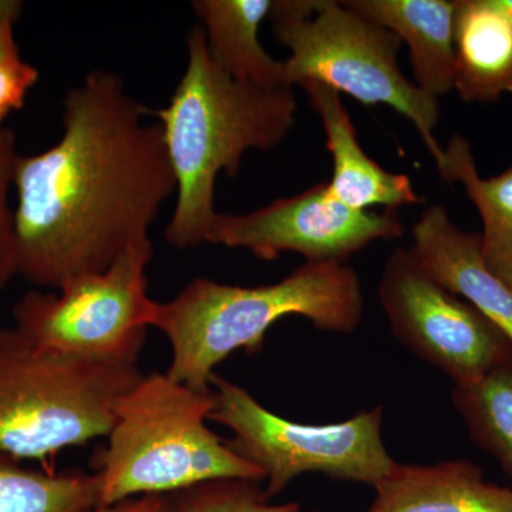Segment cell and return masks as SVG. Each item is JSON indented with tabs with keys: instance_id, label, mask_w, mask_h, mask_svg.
<instances>
[{
	"instance_id": "cell-1",
	"label": "cell",
	"mask_w": 512,
	"mask_h": 512,
	"mask_svg": "<svg viewBox=\"0 0 512 512\" xmlns=\"http://www.w3.org/2000/svg\"><path fill=\"white\" fill-rule=\"evenodd\" d=\"M117 73L94 70L64 99L63 136L19 156L16 268L39 288L110 268L150 244V227L177 192L163 127Z\"/></svg>"
},
{
	"instance_id": "cell-2",
	"label": "cell",
	"mask_w": 512,
	"mask_h": 512,
	"mask_svg": "<svg viewBox=\"0 0 512 512\" xmlns=\"http://www.w3.org/2000/svg\"><path fill=\"white\" fill-rule=\"evenodd\" d=\"M187 69L168 106L151 110L163 127L177 204L165 229L178 249L207 244L217 217L218 174L235 177L249 150H271L296 124L293 87L265 89L234 79L212 60L201 25L188 30Z\"/></svg>"
},
{
	"instance_id": "cell-3",
	"label": "cell",
	"mask_w": 512,
	"mask_h": 512,
	"mask_svg": "<svg viewBox=\"0 0 512 512\" xmlns=\"http://www.w3.org/2000/svg\"><path fill=\"white\" fill-rule=\"evenodd\" d=\"M365 311L359 275L346 262H305L275 284L234 286L197 278L168 302H157L151 328L171 345L167 375L198 392L211 390L215 367L237 350L255 355L266 332L288 316L316 329L349 333Z\"/></svg>"
},
{
	"instance_id": "cell-4",
	"label": "cell",
	"mask_w": 512,
	"mask_h": 512,
	"mask_svg": "<svg viewBox=\"0 0 512 512\" xmlns=\"http://www.w3.org/2000/svg\"><path fill=\"white\" fill-rule=\"evenodd\" d=\"M214 393L167 373L144 375L119 400L107 446L94 457L100 505L168 495L217 480L262 484L264 474L207 426Z\"/></svg>"
},
{
	"instance_id": "cell-5",
	"label": "cell",
	"mask_w": 512,
	"mask_h": 512,
	"mask_svg": "<svg viewBox=\"0 0 512 512\" xmlns=\"http://www.w3.org/2000/svg\"><path fill=\"white\" fill-rule=\"evenodd\" d=\"M143 376L138 365L64 355L0 326V453L43 461L107 437L117 403Z\"/></svg>"
},
{
	"instance_id": "cell-6",
	"label": "cell",
	"mask_w": 512,
	"mask_h": 512,
	"mask_svg": "<svg viewBox=\"0 0 512 512\" xmlns=\"http://www.w3.org/2000/svg\"><path fill=\"white\" fill-rule=\"evenodd\" d=\"M268 19L291 52L284 60L289 86L315 82L366 107L389 106L412 121L440 173L439 100L403 73L399 37L335 0H274Z\"/></svg>"
},
{
	"instance_id": "cell-7",
	"label": "cell",
	"mask_w": 512,
	"mask_h": 512,
	"mask_svg": "<svg viewBox=\"0 0 512 512\" xmlns=\"http://www.w3.org/2000/svg\"><path fill=\"white\" fill-rule=\"evenodd\" d=\"M214 409L208 420L232 431L228 446L259 468L274 498L302 474H323L375 488L393 470L384 446L383 407L332 424H303L269 412L244 387L211 376Z\"/></svg>"
},
{
	"instance_id": "cell-8",
	"label": "cell",
	"mask_w": 512,
	"mask_h": 512,
	"mask_svg": "<svg viewBox=\"0 0 512 512\" xmlns=\"http://www.w3.org/2000/svg\"><path fill=\"white\" fill-rule=\"evenodd\" d=\"M153 242L110 268L70 279L56 293L30 291L13 306L15 326L37 345L114 365H138L153 322L147 265Z\"/></svg>"
},
{
	"instance_id": "cell-9",
	"label": "cell",
	"mask_w": 512,
	"mask_h": 512,
	"mask_svg": "<svg viewBox=\"0 0 512 512\" xmlns=\"http://www.w3.org/2000/svg\"><path fill=\"white\" fill-rule=\"evenodd\" d=\"M379 301L393 335L454 386L512 360V343L491 320L441 286L412 248H397L380 278Z\"/></svg>"
},
{
	"instance_id": "cell-10",
	"label": "cell",
	"mask_w": 512,
	"mask_h": 512,
	"mask_svg": "<svg viewBox=\"0 0 512 512\" xmlns=\"http://www.w3.org/2000/svg\"><path fill=\"white\" fill-rule=\"evenodd\" d=\"M403 234L396 211L353 210L330 194L328 181H320L248 214H217L207 244L247 249L262 261L296 252L306 262H346L372 242Z\"/></svg>"
},
{
	"instance_id": "cell-11",
	"label": "cell",
	"mask_w": 512,
	"mask_h": 512,
	"mask_svg": "<svg viewBox=\"0 0 512 512\" xmlns=\"http://www.w3.org/2000/svg\"><path fill=\"white\" fill-rule=\"evenodd\" d=\"M413 251L441 286L470 303L512 343V289L488 268L480 234L464 231L431 205L412 228Z\"/></svg>"
},
{
	"instance_id": "cell-12",
	"label": "cell",
	"mask_w": 512,
	"mask_h": 512,
	"mask_svg": "<svg viewBox=\"0 0 512 512\" xmlns=\"http://www.w3.org/2000/svg\"><path fill=\"white\" fill-rule=\"evenodd\" d=\"M299 87L309 97L325 128L326 147L333 161L328 185L336 200L360 211L373 207L397 211L423 201L409 175L390 173L367 156L339 93L315 82L302 83Z\"/></svg>"
},
{
	"instance_id": "cell-13",
	"label": "cell",
	"mask_w": 512,
	"mask_h": 512,
	"mask_svg": "<svg viewBox=\"0 0 512 512\" xmlns=\"http://www.w3.org/2000/svg\"><path fill=\"white\" fill-rule=\"evenodd\" d=\"M366 512H512V490L485 480L473 461L394 464Z\"/></svg>"
},
{
	"instance_id": "cell-14",
	"label": "cell",
	"mask_w": 512,
	"mask_h": 512,
	"mask_svg": "<svg viewBox=\"0 0 512 512\" xmlns=\"http://www.w3.org/2000/svg\"><path fill=\"white\" fill-rule=\"evenodd\" d=\"M345 5L406 43L420 90L437 100L454 90L457 0H346Z\"/></svg>"
},
{
	"instance_id": "cell-15",
	"label": "cell",
	"mask_w": 512,
	"mask_h": 512,
	"mask_svg": "<svg viewBox=\"0 0 512 512\" xmlns=\"http://www.w3.org/2000/svg\"><path fill=\"white\" fill-rule=\"evenodd\" d=\"M454 90L467 103L512 94V16L501 0H457Z\"/></svg>"
},
{
	"instance_id": "cell-16",
	"label": "cell",
	"mask_w": 512,
	"mask_h": 512,
	"mask_svg": "<svg viewBox=\"0 0 512 512\" xmlns=\"http://www.w3.org/2000/svg\"><path fill=\"white\" fill-rule=\"evenodd\" d=\"M272 6V0H195L191 3L202 22L212 60L234 79L265 89L289 86L284 60L274 59L259 40V29L269 18Z\"/></svg>"
},
{
	"instance_id": "cell-17",
	"label": "cell",
	"mask_w": 512,
	"mask_h": 512,
	"mask_svg": "<svg viewBox=\"0 0 512 512\" xmlns=\"http://www.w3.org/2000/svg\"><path fill=\"white\" fill-rule=\"evenodd\" d=\"M440 175L447 183L463 185L476 205L483 221L480 238L485 262L512 289V165L494 177H481L470 141L454 134L444 148Z\"/></svg>"
},
{
	"instance_id": "cell-18",
	"label": "cell",
	"mask_w": 512,
	"mask_h": 512,
	"mask_svg": "<svg viewBox=\"0 0 512 512\" xmlns=\"http://www.w3.org/2000/svg\"><path fill=\"white\" fill-rule=\"evenodd\" d=\"M100 481L82 470H36L0 453V512H92Z\"/></svg>"
},
{
	"instance_id": "cell-19",
	"label": "cell",
	"mask_w": 512,
	"mask_h": 512,
	"mask_svg": "<svg viewBox=\"0 0 512 512\" xmlns=\"http://www.w3.org/2000/svg\"><path fill=\"white\" fill-rule=\"evenodd\" d=\"M451 399L471 439L512 480V360L476 382L454 386Z\"/></svg>"
},
{
	"instance_id": "cell-20",
	"label": "cell",
	"mask_w": 512,
	"mask_h": 512,
	"mask_svg": "<svg viewBox=\"0 0 512 512\" xmlns=\"http://www.w3.org/2000/svg\"><path fill=\"white\" fill-rule=\"evenodd\" d=\"M168 498L171 512H302L298 503H271L261 484L247 480L208 481Z\"/></svg>"
},
{
	"instance_id": "cell-21",
	"label": "cell",
	"mask_w": 512,
	"mask_h": 512,
	"mask_svg": "<svg viewBox=\"0 0 512 512\" xmlns=\"http://www.w3.org/2000/svg\"><path fill=\"white\" fill-rule=\"evenodd\" d=\"M23 12L20 0H0V124L25 107L26 97L39 80L35 66L20 55L15 26Z\"/></svg>"
},
{
	"instance_id": "cell-22",
	"label": "cell",
	"mask_w": 512,
	"mask_h": 512,
	"mask_svg": "<svg viewBox=\"0 0 512 512\" xmlns=\"http://www.w3.org/2000/svg\"><path fill=\"white\" fill-rule=\"evenodd\" d=\"M19 156L15 133L8 127H0V293L18 275L15 211L10 208L9 194Z\"/></svg>"
},
{
	"instance_id": "cell-23",
	"label": "cell",
	"mask_w": 512,
	"mask_h": 512,
	"mask_svg": "<svg viewBox=\"0 0 512 512\" xmlns=\"http://www.w3.org/2000/svg\"><path fill=\"white\" fill-rule=\"evenodd\" d=\"M92 512H171L168 495H140L120 503L99 505Z\"/></svg>"
},
{
	"instance_id": "cell-24",
	"label": "cell",
	"mask_w": 512,
	"mask_h": 512,
	"mask_svg": "<svg viewBox=\"0 0 512 512\" xmlns=\"http://www.w3.org/2000/svg\"><path fill=\"white\" fill-rule=\"evenodd\" d=\"M505 9L508 10V13L512 16V0H501Z\"/></svg>"
},
{
	"instance_id": "cell-25",
	"label": "cell",
	"mask_w": 512,
	"mask_h": 512,
	"mask_svg": "<svg viewBox=\"0 0 512 512\" xmlns=\"http://www.w3.org/2000/svg\"><path fill=\"white\" fill-rule=\"evenodd\" d=\"M308 512H325V511H322V510H312V511H308Z\"/></svg>"
}]
</instances>
